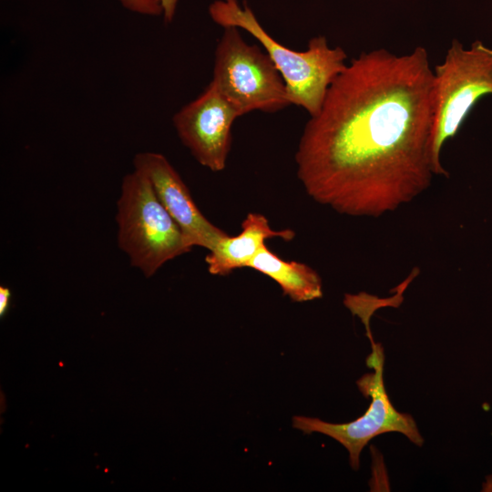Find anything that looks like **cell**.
Segmentation results:
<instances>
[{"instance_id": "cell-3", "label": "cell", "mask_w": 492, "mask_h": 492, "mask_svg": "<svg viewBox=\"0 0 492 492\" xmlns=\"http://www.w3.org/2000/svg\"><path fill=\"white\" fill-rule=\"evenodd\" d=\"M117 210L118 247L146 277L191 251L143 172L134 169L123 178Z\"/></svg>"}, {"instance_id": "cell-4", "label": "cell", "mask_w": 492, "mask_h": 492, "mask_svg": "<svg viewBox=\"0 0 492 492\" xmlns=\"http://www.w3.org/2000/svg\"><path fill=\"white\" fill-rule=\"evenodd\" d=\"M486 95H492V46L476 40L465 47L453 39L443 62L433 68L431 154L436 176H449L441 163L442 149Z\"/></svg>"}, {"instance_id": "cell-1", "label": "cell", "mask_w": 492, "mask_h": 492, "mask_svg": "<svg viewBox=\"0 0 492 492\" xmlns=\"http://www.w3.org/2000/svg\"><path fill=\"white\" fill-rule=\"evenodd\" d=\"M433 68L424 46L364 52L331 84L301 136L297 177L317 203L380 217L411 202L435 176Z\"/></svg>"}, {"instance_id": "cell-11", "label": "cell", "mask_w": 492, "mask_h": 492, "mask_svg": "<svg viewBox=\"0 0 492 492\" xmlns=\"http://www.w3.org/2000/svg\"><path fill=\"white\" fill-rule=\"evenodd\" d=\"M126 9L146 15L162 14L161 0H118Z\"/></svg>"}, {"instance_id": "cell-10", "label": "cell", "mask_w": 492, "mask_h": 492, "mask_svg": "<svg viewBox=\"0 0 492 492\" xmlns=\"http://www.w3.org/2000/svg\"><path fill=\"white\" fill-rule=\"evenodd\" d=\"M247 268L255 270L276 282L284 295L294 302H307L323 296L320 275L309 265L281 259L266 244L249 262Z\"/></svg>"}, {"instance_id": "cell-5", "label": "cell", "mask_w": 492, "mask_h": 492, "mask_svg": "<svg viewBox=\"0 0 492 492\" xmlns=\"http://www.w3.org/2000/svg\"><path fill=\"white\" fill-rule=\"evenodd\" d=\"M211 82L239 116L253 110L272 113L291 105L283 78L270 56L249 45L238 27H224L216 50Z\"/></svg>"}, {"instance_id": "cell-7", "label": "cell", "mask_w": 492, "mask_h": 492, "mask_svg": "<svg viewBox=\"0 0 492 492\" xmlns=\"http://www.w3.org/2000/svg\"><path fill=\"white\" fill-rule=\"evenodd\" d=\"M234 107L213 82L173 117V124L183 145L196 160L211 171L226 167L231 147V128L239 118Z\"/></svg>"}, {"instance_id": "cell-13", "label": "cell", "mask_w": 492, "mask_h": 492, "mask_svg": "<svg viewBox=\"0 0 492 492\" xmlns=\"http://www.w3.org/2000/svg\"><path fill=\"white\" fill-rule=\"evenodd\" d=\"M11 297L10 289L5 286L0 287V316L2 317L7 311Z\"/></svg>"}, {"instance_id": "cell-2", "label": "cell", "mask_w": 492, "mask_h": 492, "mask_svg": "<svg viewBox=\"0 0 492 492\" xmlns=\"http://www.w3.org/2000/svg\"><path fill=\"white\" fill-rule=\"evenodd\" d=\"M209 14L222 27L241 28L261 44L284 80L291 104L310 116L319 112L331 84L347 66L345 51L330 46L323 36L312 38L304 51L284 46L266 32L245 2L241 5L238 0H216Z\"/></svg>"}, {"instance_id": "cell-8", "label": "cell", "mask_w": 492, "mask_h": 492, "mask_svg": "<svg viewBox=\"0 0 492 492\" xmlns=\"http://www.w3.org/2000/svg\"><path fill=\"white\" fill-rule=\"evenodd\" d=\"M134 169L149 179L162 205L181 229L191 247L213 249L228 234L200 210L183 179L168 159L158 152H140Z\"/></svg>"}, {"instance_id": "cell-14", "label": "cell", "mask_w": 492, "mask_h": 492, "mask_svg": "<svg viewBox=\"0 0 492 492\" xmlns=\"http://www.w3.org/2000/svg\"><path fill=\"white\" fill-rule=\"evenodd\" d=\"M481 491L492 492V474L487 475L482 483Z\"/></svg>"}, {"instance_id": "cell-6", "label": "cell", "mask_w": 492, "mask_h": 492, "mask_svg": "<svg viewBox=\"0 0 492 492\" xmlns=\"http://www.w3.org/2000/svg\"><path fill=\"white\" fill-rule=\"evenodd\" d=\"M371 343L372 352L366 364L373 372L364 374L356 382L361 393L371 398V403L363 415L342 424L300 415L292 418L293 427L307 434L316 432L326 435L344 446L349 454L350 466L354 470L359 468L360 454L364 447L379 435L397 432L417 446L424 444V438L413 416L397 411L391 403L384 383V349L380 343H374L372 338Z\"/></svg>"}, {"instance_id": "cell-9", "label": "cell", "mask_w": 492, "mask_h": 492, "mask_svg": "<svg viewBox=\"0 0 492 492\" xmlns=\"http://www.w3.org/2000/svg\"><path fill=\"white\" fill-rule=\"evenodd\" d=\"M241 226V231L237 236L228 235L208 251L205 262L210 274L227 276L234 270L247 267L266 240L279 238L289 241L295 237L291 229H272L268 219L261 213H248Z\"/></svg>"}, {"instance_id": "cell-12", "label": "cell", "mask_w": 492, "mask_h": 492, "mask_svg": "<svg viewBox=\"0 0 492 492\" xmlns=\"http://www.w3.org/2000/svg\"><path fill=\"white\" fill-rule=\"evenodd\" d=\"M179 0H161L162 15L166 23L172 22Z\"/></svg>"}]
</instances>
